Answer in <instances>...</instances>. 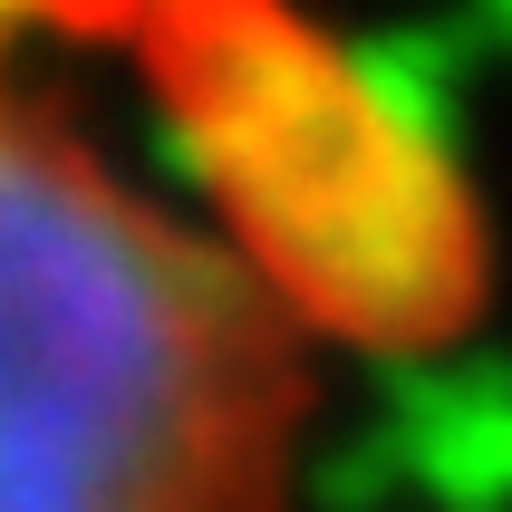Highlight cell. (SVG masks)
<instances>
[{
	"label": "cell",
	"mask_w": 512,
	"mask_h": 512,
	"mask_svg": "<svg viewBox=\"0 0 512 512\" xmlns=\"http://www.w3.org/2000/svg\"><path fill=\"white\" fill-rule=\"evenodd\" d=\"M310 339L0 58V512H290Z\"/></svg>",
	"instance_id": "cell-1"
},
{
	"label": "cell",
	"mask_w": 512,
	"mask_h": 512,
	"mask_svg": "<svg viewBox=\"0 0 512 512\" xmlns=\"http://www.w3.org/2000/svg\"><path fill=\"white\" fill-rule=\"evenodd\" d=\"M107 39L194 174L203 232L310 348L445 358L493 310V223L455 145L310 0H49Z\"/></svg>",
	"instance_id": "cell-2"
},
{
	"label": "cell",
	"mask_w": 512,
	"mask_h": 512,
	"mask_svg": "<svg viewBox=\"0 0 512 512\" xmlns=\"http://www.w3.org/2000/svg\"><path fill=\"white\" fill-rule=\"evenodd\" d=\"M39 20H49V0H0V58H10V39L39 29Z\"/></svg>",
	"instance_id": "cell-3"
}]
</instances>
